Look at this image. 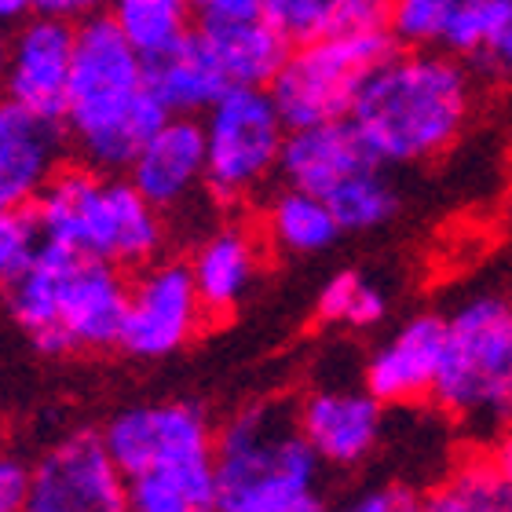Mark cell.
Returning a JSON list of instances; mask_svg holds the SVG:
<instances>
[{
	"instance_id": "obj_16",
	"label": "cell",
	"mask_w": 512,
	"mask_h": 512,
	"mask_svg": "<svg viewBox=\"0 0 512 512\" xmlns=\"http://www.w3.org/2000/svg\"><path fill=\"white\" fill-rule=\"evenodd\" d=\"M128 180L154 209L172 213L194 194L205 191V128L202 118L172 114L165 125L143 143L136 161L128 165Z\"/></svg>"
},
{
	"instance_id": "obj_38",
	"label": "cell",
	"mask_w": 512,
	"mask_h": 512,
	"mask_svg": "<svg viewBox=\"0 0 512 512\" xmlns=\"http://www.w3.org/2000/svg\"><path fill=\"white\" fill-rule=\"evenodd\" d=\"M216 512H326L322 498H304V502H293V505H282V509H216Z\"/></svg>"
},
{
	"instance_id": "obj_37",
	"label": "cell",
	"mask_w": 512,
	"mask_h": 512,
	"mask_svg": "<svg viewBox=\"0 0 512 512\" xmlns=\"http://www.w3.org/2000/svg\"><path fill=\"white\" fill-rule=\"evenodd\" d=\"M37 11V0H0V30L19 26L22 19H30Z\"/></svg>"
},
{
	"instance_id": "obj_14",
	"label": "cell",
	"mask_w": 512,
	"mask_h": 512,
	"mask_svg": "<svg viewBox=\"0 0 512 512\" xmlns=\"http://www.w3.org/2000/svg\"><path fill=\"white\" fill-rule=\"evenodd\" d=\"M443 344H447V315L436 311L410 315L370 352L363 366L366 392L384 406L432 399L443 366Z\"/></svg>"
},
{
	"instance_id": "obj_9",
	"label": "cell",
	"mask_w": 512,
	"mask_h": 512,
	"mask_svg": "<svg viewBox=\"0 0 512 512\" xmlns=\"http://www.w3.org/2000/svg\"><path fill=\"white\" fill-rule=\"evenodd\" d=\"M205 311L187 260L158 256L128 278V308L118 348L143 363L180 355L202 333Z\"/></svg>"
},
{
	"instance_id": "obj_23",
	"label": "cell",
	"mask_w": 512,
	"mask_h": 512,
	"mask_svg": "<svg viewBox=\"0 0 512 512\" xmlns=\"http://www.w3.org/2000/svg\"><path fill=\"white\" fill-rule=\"evenodd\" d=\"M107 15L143 59H158L198 26L191 0H110Z\"/></svg>"
},
{
	"instance_id": "obj_31",
	"label": "cell",
	"mask_w": 512,
	"mask_h": 512,
	"mask_svg": "<svg viewBox=\"0 0 512 512\" xmlns=\"http://www.w3.org/2000/svg\"><path fill=\"white\" fill-rule=\"evenodd\" d=\"M421 498L414 487L406 483H377L370 491L355 494L352 505L341 512H421Z\"/></svg>"
},
{
	"instance_id": "obj_26",
	"label": "cell",
	"mask_w": 512,
	"mask_h": 512,
	"mask_svg": "<svg viewBox=\"0 0 512 512\" xmlns=\"http://www.w3.org/2000/svg\"><path fill=\"white\" fill-rule=\"evenodd\" d=\"M326 205L333 209L344 235H370L399 213V191L388 180L384 165H374V169L352 176L344 187H337L326 198Z\"/></svg>"
},
{
	"instance_id": "obj_30",
	"label": "cell",
	"mask_w": 512,
	"mask_h": 512,
	"mask_svg": "<svg viewBox=\"0 0 512 512\" xmlns=\"http://www.w3.org/2000/svg\"><path fill=\"white\" fill-rule=\"evenodd\" d=\"M44 235L33 216V205L26 209H0V286L11 282L33 256L41 253Z\"/></svg>"
},
{
	"instance_id": "obj_6",
	"label": "cell",
	"mask_w": 512,
	"mask_h": 512,
	"mask_svg": "<svg viewBox=\"0 0 512 512\" xmlns=\"http://www.w3.org/2000/svg\"><path fill=\"white\" fill-rule=\"evenodd\" d=\"M432 399L480 432L512 425V300L480 293L450 311Z\"/></svg>"
},
{
	"instance_id": "obj_21",
	"label": "cell",
	"mask_w": 512,
	"mask_h": 512,
	"mask_svg": "<svg viewBox=\"0 0 512 512\" xmlns=\"http://www.w3.org/2000/svg\"><path fill=\"white\" fill-rule=\"evenodd\" d=\"M341 224L333 209L315 194L282 183L264 205L267 246L286 256H319L341 238Z\"/></svg>"
},
{
	"instance_id": "obj_18",
	"label": "cell",
	"mask_w": 512,
	"mask_h": 512,
	"mask_svg": "<svg viewBox=\"0 0 512 512\" xmlns=\"http://www.w3.org/2000/svg\"><path fill=\"white\" fill-rule=\"evenodd\" d=\"M191 278L198 286L205 311L213 319L235 315L249 297H253L260 271H264V238L246 224H220L194 246Z\"/></svg>"
},
{
	"instance_id": "obj_11",
	"label": "cell",
	"mask_w": 512,
	"mask_h": 512,
	"mask_svg": "<svg viewBox=\"0 0 512 512\" xmlns=\"http://www.w3.org/2000/svg\"><path fill=\"white\" fill-rule=\"evenodd\" d=\"M19 512H128V483L99 432H70L30 465Z\"/></svg>"
},
{
	"instance_id": "obj_10",
	"label": "cell",
	"mask_w": 512,
	"mask_h": 512,
	"mask_svg": "<svg viewBox=\"0 0 512 512\" xmlns=\"http://www.w3.org/2000/svg\"><path fill=\"white\" fill-rule=\"evenodd\" d=\"M99 436L125 480L150 469L216 458L213 421L202 406L187 403V399L125 406L103 425Z\"/></svg>"
},
{
	"instance_id": "obj_17",
	"label": "cell",
	"mask_w": 512,
	"mask_h": 512,
	"mask_svg": "<svg viewBox=\"0 0 512 512\" xmlns=\"http://www.w3.org/2000/svg\"><path fill=\"white\" fill-rule=\"evenodd\" d=\"M374 165H381V161L370 154V147L355 132L352 121L341 118L326 121V125L289 128L278 180L326 202L337 187H344L352 176L374 169Z\"/></svg>"
},
{
	"instance_id": "obj_33",
	"label": "cell",
	"mask_w": 512,
	"mask_h": 512,
	"mask_svg": "<svg viewBox=\"0 0 512 512\" xmlns=\"http://www.w3.org/2000/svg\"><path fill=\"white\" fill-rule=\"evenodd\" d=\"M198 22H231L260 15L264 0H191Z\"/></svg>"
},
{
	"instance_id": "obj_40",
	"label": "cell",
	"mask_w": 512,
	"mask_h": 512,
	"mask_svg": "<svg viewBox=\"0 0 512 512\" xmlns=\"http://www.w3.org/2000/svg\"><path fill=\"white\" fill-rule=\"evenodd\" d=\"M498 512H512V480L502 483V498H498Z\"/></svg>"
},
{
	"instance_id": "obj_13",
	"label": "cell",
	"mask_w": 512,
	"mask_h": 512,
	"mask_svg": "<svg viewBox=\"0 0 512 512\" xmlns=\"http://www.w3.org/2000/svg\"><path fill=\"white\" fill-rule=\"evenodd\" d=\"M297 421L311 450L330 469H355L384 436V403L366 384H315L300 395Z\"/></svg>"
},
{
	"instance_id": "obj_3",
	"label": "cell",
	"mask_w": 512,
	"mask_h": 512,
	"mask_svg": "<svg viewBox=\"0 0 512 512\" xmlns=\"http://www.w3.org/2000/svg\"><path fill=\"white\" fill-rule=\"evenodd\" d=\"M4 304L37 352H110L121 341L128 275L114 264L44 242L41 253L4 282Z\"/></svg>"
},
{
	"instance_id": "obj_4",
	"label": "cell",
	"mask_w": 512,
	"mask_h": 512,
	"mask_svg": "<svg viewBox=\"0 0 512 512\" xmlns=\"http://www.w3.org/2000/svg\"><path fill=\"white\" fill-rule=\"evenodd\" d=\"M44 242L88 260H103L121 271H139L158 260L169 242L165 213L118 172L92 165H63L33 202Z\"/></svg>"
},
{
	"instance_id": "obj_27",
	"label": "cell",
	"mask_w": 512,
	"mask_h": 512,
	"mask_svg": "<svg viewBox=\"0 0 512 512\" xmlns=\"http://www.w3.org/2000/svg\"><path fill=\"white\" fill-rule=\"evenodd\" d=\"M505 476L487 461H465L421 498V512H498Z\"/></svg>"
},
{
	"instance_id": "obj_2",
	"label": "cell",
	"mask_w": 512,
	"mask_h": 512,
	"mask_svg": "<svg viewBox=\"0 0 512 512\" xmlns=\"http://www.w3.org/2000/svg\"><path fill=\"white\" fill-rule=\"evenodd\" d=\"M172 118L150 92L147 59L121 37L107 11L77 22L63 132L77 158L99 172H128L154 132Z\"/></svg>"
},
{
	"instance_id": "obj_34",
	"label": "cell",
	"mask_w": 512,
	"mask_h": 512,
	"mask_svg": "<svg viewBox=\"0 0 512 512\" xmlns=\"http://www.w3.org/2000/svg\"><path fill=\"white\" fill-rule=\"evenodd\" d=\"M110 8V0H37V11L44 15H59V19L81 22L88 15H103Z\"/></svg>"
},
{
	"instance_id": "obj_24",
	"label": "cell",
	"mask_w": 512,
	"mask_h": 512,
	"mask_svg": "<svg viewBox=\"0 0 512 512\" xmlns=\"http://www.w3.org/2000/svg\"><path fill=\"white\" fill-rule=\"evenodd\" d=\"M260 15L275 26V33L289 48H297L344 26L377 22L384 15V4L377 0H264Z\"/></svg>"
},
{
	"instance_id": "obj_22",
	"label": "cell",
	"mask_w": 512,
	"mask_h": 512,
	"mask_svg": "<svg viewBox=\"0 0 512 512\" xmlns=\"http://www.w3.org/2000/svg\"><path fill=\"white\" fill-rule=\"evenodd\" d=\"M128 483V512H216L220 487H216V458L169 465L132 476Z\"/></svg>"
},
{
	"instance_id": "obj_28",
	"label": "cell",
	"mask_w": 512,
	"mask_h": 512,
	"mask_svg": "<svg viewBox=\"0 0 512 512\" xmlns=\"http://www.w3.org/2000/svg\"><path fill=\"white\" fill-rule=\"evenodd\" d=\"M458 0H384V26L395 48H443Z\"/></svg>"
},
{
	"instance_id": "obj_36",
	"label": "cell",
	"mask_w": 512,
	"mask_h": 512,
	"mask_svg": "<svg viewBox=\"0 0 512 512\" xmlns=\"http://www.w3.org/2000/svg\"><path fill=\"white\" fill-rule=\"evenodd\" d=\"M491 465L498 472H502L505 480H512V425L505 428V432H498V439H494L491 447Z\"/></svg>"
},
{
	"instance_id": "obj_12",
	"label": "cell",
	"mask_w": 512,
	"mask_h": 512,
	"mask_svg": "<svg viewBox=\"0 0 512 512\" xmlns=\"http://www.w3.org/2000/svg\"><path fill=\"white\" fill-rule=\"evenodd\" d=\"M77 22L33 11L8 33V66H4V96L26 110L63 125L66 88L74 70Z\"/></svg>"
},
{
	"instance_id": "obj_32",
	"label": "cell",
	"mask_w": 512,
	"mask_h": 512,
	"mask_svg": "<svg viewBox=\"0 0 512 512\" xmlns=\"http://www.w3.org/2000/svg\"><path fill=\"white\" fill-rule=\"evenodd\" d=\"M26 480H30V465L19 461L15 454H0V512L22 509Z\"/></svg>"
},
{
	"instance_id": "obj_5",
	"label": "cell",
	"mask_w": 512,
	"mask_h": 512,
	"mask_svg": "<svg viewBox=\"0 0 512 512\" xmlns=\"http://www.w3.org/2000/svg\"><path fill=\"white\" fill-rule=\"evenodd\" d=\"M319 454L300 432L297 403L256 399L216 428L220 509H282L315 498L322 483Z\"/></svg>"
},
{
	"instance_id": "obj_25",
	"label": "cell",
	"mask_w": 512,
	"mask_h": 512,
	"mask_svg": "<svg viewBox=\"0 0 512 512\" xmlns=\"http://www.w3.org/2000/svg\"><path fill=\"white\" fill-rule=\"evenodd\" d=\"M315 315L319 322L341 326V330H377L388 319V293L363 271L344 267L322 282L319 297H315Z\"/></svg>"
},
{
	"instance_id": "obj_41",
	"label": "cell",
	"mask_w": 512,
	"mask_h": 512,
	"mask_svg": "<svg viewBox=\"0 0 512 512\" xmlns=\"http://www.w3.org/2000/svg\"><path fill=\"white\" fill-rule=\"evenodd\" d=\"M505 216H509V224H512V187H509V194H505Z\"/></svg>"
},
{
	"instance_id": "obj_1",
	"label": "cell",
	"mask_w": 512,
	"mask_h": 512,
	"mask_svg": "<svg viewBox=\"0 0 512 512\" xmlns=\"http://www.w3.org/2000/svg\"><path fill=\"white\" fill-rule=\"evenodd\" d=\"M472 118V74L443 48H395L366 77L348 121L384 169L443 158Z\"/></svg>"
},
{
	"instance_id": "obj_19",
	"label": "cell",
	"mask_w": 512,
	"mask_h": 512,
	"mask_svg": "<svg viewBox=\"0 0 512 512\" xmlns=\"http://www.w3.org/2000/svg\"><path fill=\"white\" fill-rule=\"evenodd\" d=\"M147 81L161 107L169 110V114H180V118H202L216 99L231 92L224 70L216 66L213 52H209L205 37L198 33V26L172 52L150 59Z\"/></svg>"
},
{
	"instance_id": "obj_29",
	"label": "cell",
	"mask_w": 512,
	"mask_h": 512,
	"mask_svg": "<svg viewBox=\"0 0 512 512\" xmlns=\"http://www.w3.org/2000/svg\"><path fill=\"white\" fill-rule=\"evenodd\" d=\"M512 22V0H458L443 52L458 59H483L498 33Z\"/></svg>"
},
{
	"instance_id": "obj_42",
	"label": "cell",
	"mask_w": 512,
	"mask_h": 512,
	"mask_svg": "<svg viewBox=\"0 0 512 512\" xmlns=\"http://www.w3.org/2000/svg\"><path fill=\"white\" fill-rule=\"evenodd\" d=\"M377 4H384V0H377Z\"/></svg>"
},
{
	"instance_id": "obj_35",
	"label": "cell",
	"mask_w": 512,
	"mask_h": 512,
	"mask_svg": "<svg viewBox=\"0 0 512 512\" xmlns=\"http://www.w3.org/2000/svg\"><path fill=\"white\" fill-rule=\"evenodd\" d=\"M483 63L491 66V70H498V74H512V22L498 33V41L487 48Z\"/></svg>"
},
{
	"instance_id": "obj_7",
	"label": "cell",
	"mask_w": 512,
	"mask_h": 512,
	"mask_svg": "<svg viewBox=\"0 0 512 512\" xmlns=\"http://www.w3.org/2000/svg\"><path fill=\"white\" fill-rule=\"evenodd\" d=\"M395 52L384 19L344 26L319 41L289 48L286 63L271 81V99L289 128L326 125L352 114L366 77Z\"/></svg>"
},
{
	"instance_id": "obj_20",
	"label": "cell",
	"mask_w": 512,
	"mask_h": 512,
	"mask_svg": "<svg viewBox=\"0 0 512 512\" xmlns=\"http://www.w3.org/2000/svg\"><path fill=\"white\" fill-rule=\"evenodd\" d=\"M198 33L205 37L231 88H271L289 55V44L278 37L264 15L231 22H198Z\"/></svg>"
},
{
	"instance_id": "obj_8",
	"label": "cell",
	"mask_w": 512,
	"mask_h": 512,
	"mask_svg": "<svg viewBox=\"0 0 512 512\" xmlns=\"http://www.w3.org/2000/svg\"><path fill=\"white\" fill-rule=\"evenodd\" d=\"M205 191L220 205H242L278 176L289 125L267 88H231L202 114Z\"/></svg>"
},
{
	"instance_id": "obj_15",
	"label": "cell",
	"mask_w": 512,
	"mask_h": 512,
	"mask_svg": "<svg viewBox=\"0 0 512 512\" xmlns=\"http://www.w3.org/2000/svg\"><path fill=\"white\" fill-rule=\"evenodd\" d=\"M66 132L15 99L0 96V209H26L63 169Z\"/></svg>"
},
{
	"instance_id": "obj_39",
	"label": "cell",
	"mask_w": 512,
	"mask_h": 512,
	"mask_svg": "<svg viewBox=\"0 0 512 512\" xmlns=\"http://www.w3.org/2000/svg\"><path fill=\"white\" fill-rule=\"evenodd\" d=\"M4 66H8V33L0 30V96H4Z\"/></svg>"
}]
</instances>
